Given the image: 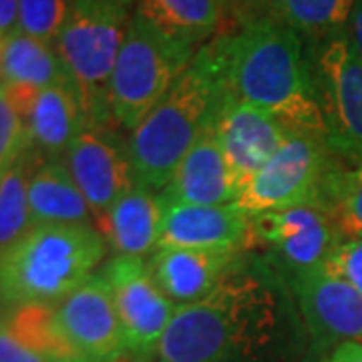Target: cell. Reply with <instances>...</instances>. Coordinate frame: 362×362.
Wrapping results in <instances>:
<instances>
[{
	"label": "cell",
	"mask_w": 362,
	"mask_h": 362,
	"mask_svg": "<svg viewBox=\"0 0 362 362\" xmlns=\"http://www.w3.org/2000/svg\"><path fill=\"white\" fill-rule=\"evenodd\" d=\"M276 324L270 288L240 270L204 300L177 306L156 356L159 362H232L270 342Z\"/></svg>",
	"instance_id": "7a4b0ae2"
},
{
	"label": "cell",
	"mask_w": 362,
	"mask_h": 362,
	"mask_svg": "<svg viewBox=\"0 0 362 362\" xmlns=\"http://www.w3.org/2000/svg\"><path fill=\"white\" fill-rule=\"evenodd\" d=\"M211 45L232 99L268 111L286 129L310 133L324 141V117L298 33L256 18L233 33L214 37Z\"/></svg>",
	"instance_id": "6da1fadb"
},
{
	"label": "cell",
	"mask_w": 362,
	"mask_h": 362,
	"mask_svg": "<svg viewBox=\"0 0 362 362\" xmlns=\"http://www.w3.org/2000/svg\"><path fill=\"white\" fill-rule=\"evenodd\" d=\"M137 14L163 35L199 49L221 26L223 4L221 0H137Z\"/></svg>",
	"instance_id": "7402d4cb"
},
{
	"label": "cell",
	"mask_w": 362,
	"mask_h": 362,
	"mask_svg": "<svg viewBox=\"0 0 362 362\" xmlns=\"http://www.w3.org/2000/svg\"><path fill=\"white\" fill-rule=\"evenodd\" d=\"M242 185L214 135V125L195 141L159 192L165 206H228L235 204Z\"/></svg>",
	"instance_id": "e0dca14e"
},
{
	"label": "cell",
	"mask_w": 362,
	"mask_h": 362,
	"mask_svg": "<svg viewBox=\"0 0 362 362\" xmlns=\"http://www.w3.org/2000/svg\"><path fill=\"white\" fill-rule=\"evenodd\" d=\"M71 81L63 59L51 42L16 30L4 42L0 85H26L47 89Z\"/></svg>",
	"instance_id": "603a6c76"
},
{
	"label": "cell",
	"mask_w": 362,
	"mask_h": 362,
	"mask_svg": "<svg viewBox=\"0 0 362 362\" xmlns=\"http://www.w3.org/2000/svg\"><path fill=\"white\" fill-rule=\"evenodd\" d=\"M256 246H268L288 274L328 262L344 240L342 228L326 206H300L252 218Z\"/></svg>",
	"instance_id": "30bf717a"
},
{
	"label": "cell",
	"mask_w": 362,
	"mask_h": 362,
	"mask_svg": "<svg viewBox=\"0 0 362 362\" xmlns=\"http://www.w3.org/2000/svg\"><path fill=\"white\" fill-rule=\"evenodd\" d=\"M21 0H0V37H11L18 30Z\"/></svg>",
	"instance_id": "4dcf8cb0"
},
{
	"label": "cell",
	"mask_w": 362,
	"mask_h": 362,
	"mask_svg": "<svg viewBox=\"0 0 362 362\" xmlns=\"http://www.w3.org/2000/svg\"><path fill=\"white\" fill-rule=\"evenodd\" d=\"M197 51L135 13L109 78L111 121L135 129L192 65Z\"/></svg>",
	"instance_id": "8992f818"
},
{
	"label": "cell",
	"mask_w": 362,
	"mask_h": 362,
	"mask_svg": "<svg viewBox=\"0 0 362 362\" xmlns=\"http://www.w3.org/2000/svg\"><path fill=\"white\" fill-rule=\"evenodd\" d=\"M30 147L42 161H63L87 125V117L71 81L40 89L25 119Z\"/></svg>",
	"instance_id": "d6986e66"
},
{
	"label": "cell",
	"mask_w": 362,
	"mask_h": 362,
	"mask_svg": "<svg viewBox=\"0 0 362 362\" xmlns=\"http://www.w3.org/2000/svg\"><path fill=\"white\" fill-rule=\"evenodd\" d=\"M107 247L95 223L33 226L0 252V306L57 304L95 276Z\"/></svg>",
	"instance_id": "277c9868"
},
{
	"label": "cell",
	"mask_w": 362,
	"mask_h": 362,
	"mask_svg": "<svg viewBox=\"0 0 362 362\" xmlns=\"http://www.w3.org/2000/svg\"><path fill=\"white\" fill-rule=\"evenodd\" d=\"M0 362H47L42 356H39L35 350L25 346L21 340L11 334L2 332L0 334Z\"/></svg>",
	"instance_id": "f546056e"
},
{
	"label": "cell",
	"mask_w": 362,
	"mask_h": 362,
	"mask_svg": "<svg viewBox=\"0 0 362 362\" xmlns=\"http://www.w3.org/2000/svg\"><path fill=\"white\" fill-rule=\"evenodd\" d=\"M6 332L35 350L47 362H85L63 337L54 320V304H28L11 308Z\"/></svg>",
	"instance_id": "cb8c5ba5"
},
{
	"label": "cell",
	"mask_w": 362,
	"mask_h": 362,
	"mask_svg": "<svg viewBox=\"0 0 362 362\" xmlns=\"http://www.w3.org/2000/svg\"><path fill=\"white\" fill-rule=\"evenodd\" d=\"M326 362H362V344L361 342H342Z\"/></svg>",
	"instance_id": "d6a6232c"
},
{
	"label": "cell",
	"mask_w": 362,
	"mask_h": 362,
	"mask_svg": "<svg viewBox=\"0 0 362 362\" xmlns=\"http://www.w3.org/2000/svg\"><path fill=\"white\" fill-rule=\"evenodd\" d=\"M28 149L30 141L25 119L0 85V175L13 168Z\"/></svg>",
	"instance_id": "83f0119b"
},
{
	"label": "cell",
	"mask_w": 362,
	"mask_h": 362,
	"mask_svg": "<svg viewBox=\"0 0 362 362\" xmlns=\"http://www.w3.org/2000/svg\"><path fill=\"white\" fill-rule=\"evenodd\" d=\"M63 163L90 206L95 223L137 183L129 145L121 143L111 125L87 123Z\"/></svg>",
	"instance_id": "7c38bea8"
},
{
	"label": "cell",
	"mask_w": 362,
	"mask_h": 362,
	"mask_svg": "<svg viewBox=\"0 0 362 362\" xmlns=\"http://www.w3.org/2000/svg\"><path fill=\"white\" fill-rule=\"evenodd\" d=\"M40 163L42 159L30 147L13 168L0 175V252L13 246L33 228L28 183Z\"/></svg>",
	"instance_id": "d4e9b609"
},
{
	"label": "cell",
	"mask_w": 362,
	"mask_h": 362,
	"mask_svg": "<svg viewBox=\"0 0 362 362\" xmlns=\"http://www.w3.org/2000/svg\"><path fill=\"white\" fill-rule=\"evenodd\" d=\"M252 246H256L252 232V218L246 216L235 204L165 206L157 250L199 247V250L246 252Z\"/></svg>",
	"instance_id": "2e32d148"
},
{
	"label": "cell",
	"mask_w": 362,
	"mask_h": 362,
	"mask_svg": "<svg viewBox=\"0 0 362 362\" xmlns=\"http://www.w3.org/2000/svg\"><path fill=\"white\" fill-rule=\"evenodd\" d=\"M4 42H6V37H0V69H2V54H4Z\"/></svg>",
	"instance_id": "e575fe53"
},
{
	"label": "cell",
	"mask_w": 362,
	"mask_h": 362,
	"mask_svg": "<svg viewBox=\"0 0 362 362\" xmlns=\"http://www.w3.org/2000/svg\"><path fill=\"white\" fill-rule=\"evenodd\" d=\"M75 0H21L18 30L54 45Z\"/></svg>",
	"instance_id": "4316f807"
},
{
	"label": "cell",
	"mask_w": 362,
	"mask_h": 362,
	"mask_svg": "<svg viewBox=\"0 0 362 362\" xmlns=\"http://www.w3.org/2000/svg\"><path fill=\"white\" fill-rule=\"evenodd\" d=\"M334 168L320 137L290 131L276 156L244 185L235 206L250 218L290 207L326 206L324 187Z\"/></svg>",
	"instance_id": "52a82bcc"
},
{
	"label": "cell",
	"mask_w": 362,
	"mask_h": 362,
	"mask_svg": "<svg viewBox=\"0 0 362 362\" xmlns=\"http://www.w3.org/2000/svg\"><path fill=\"white\" fill-rule=\"evenodd\" d=\"M288 133L268 111L235 101L228 93L214 119V135L242 189L276 156Z\"/></svg>",
	"instance_id": "5bb4252c"
},
{
	"label": "cell",
	"mask_w": 362,
	"mask_h": 362,
	"mask_svg": "<svg viewBox=\"0 0 362 362\" xmlns=\"http://www.w3.org/2000/svg\"><path fill=\"white\" fill-rule=\"evenodd\" d=\"M242 264L244 252L199 247H161L147 259L153 280L175 306L207 298L223 280L242 270Z\"/></svg>",
	"instance_id": "9a60e30c"
},
{
	"label": "cell",
	"mask_w": 362,
	"mask_h": 362,
	"mask_svg": "<svg viewBox=\"0 0 362 362\" xmlns=\"http://www.w3.org/2000/svg\"><path fill=\"white\" fill-rule=\"evenodd\" d=\"M8 308H4V306H0V334L6 330V322H8Z\"/></svg>",
	"instance_id": "836d02e7"
},
{
	"label": "cell",
	"mask_w": 362,
	"mask_h": 362,
	"mask_svg": "<svg viewBox=\"0 0 362 362\" xmlns=\"http://www.w3.org/2000/svg\"><path fill=\"white\" fill-rule=\"evenodd\" d=\"M344 33L349 37L352 49L362 57V0H356L354 11L350 14V21Z\"/></svg>",
	"instance_id": "1f68e13d"
},
{
	"label": "cell",
	"mask_w": 362,
	"mask_h": 362,
	"mask_svg": "<svg viewBox=\"0 0 362 362\" xmlns=\"http://www.w3.org/2000/svg\"><path fill=\"white\" fill-rule=\"evenodd\" d=\"M101 274L115 300L127 354L137 358L156 356L177 306L157 286L147 259L113 256Z\"/></svg>",
	"instance_id": "9c48e42d"
},
{
	"label": "cell",
	"mask_w": 362,
	"mask_h": 362,
	"mask_svg": "<svg viewBox=\"0 0 362 362\" xmlns=\"http://www.w3.org/2000/svg\"><path fill=\"white\" fill-rule=\"evenodd\" d=\"M28 207L33 226L47 223H95L85 195L63 161H42L28 183Z\"/></svg>",
	"instance_id": "44dd1931"
},
{
	"label": "cell",
	"mask_w": 362,
	"mask_h": 362,
	"mask_svg": "<svg viewBox=\"0 0 362 362\" xmlns=\"http://www.w3.org/2000/svg\"><path fill=\"white\" fill-rule=\"evenodd\" d=\"M302 318L320 344H362V294L328 266L290 274Z\"/></svg>",
	"instance_id": "4fadbf2b"
},
{
	"label": "cell",
	"mask_w": 362,
	"mask_h": 362,
	"mask_svg": "<svg viewBox=\"0 0 362 362\" xmlns=\"http://www.w3.org/2000/svg\"><path fill=\"white\" fill-rule=\"evenodd\" d=\"M135 13L137 0H75L54 42L87 123H113L109 78Z\"/></svg>",
	"instance_id": "5b68a950"
},
{
	"label": "cell",
	"mask_w": 362,
	"mask_h": 362,
	"mask_svg": "<svg viewBox=\"0 0 362 362\" xmlns=\"http://www.w3.org/2000/svg\"><path fill=\"white\" fill-rule=\"evenodd\" d=\"M242 2H246V0H221V4H230V6H238Z\"/></svg>",
	"instance_id": "d590c367"
},
{
	"label": "cell",
	"mask_w": 362,
	"mask_h": 362,
	"mask_svg": "<svg viewBox=\"0 0 362 362\" xmlns=\"http://www.w3.org/2000/svg\"><path fill=\"white\" fill-rule=\"evenodd\" d=\"M163 211L161 195L135 183L95 226L113 247L115 256L145 259V256L157 252Z\"/></svg>",
	"instance_id": "ac0fdd59"
},
{
	"label": "cell",
	"mask_w": 362,
	"mask_h": 362,
	"mask_svg": "<svg viewBox=\"0 0 362 362\" xmlns=\"http://www.w3.org/2000/svg\"><path fill=\"white\" fill-rule=\"evenodd\" d=\"M324 117V143L334 157L362 163V57L346 33L320 40L310 61Z\"/></svg>",
	"instance_id": "ba28073f"
},
{
	"label": "cell",
	"mask_w": 362,
	"mask_h": 362,
	"mask_svg": "<svg viewBox=\"0 0 362 362\" xmlns=\"http://www.w3.org/2000/svg\"><path fill=\"white\" fill-rule=\"evenodd\" d=\"M223 99L221 66L209 40L156 109L131 131L127 145L137 183L161 192L181 159L214 125Z\"/></svg>",
	"instance_id": "3957f363"
},
{
	"label": "cell",
	"mask_w": 362,
	"mask_h": 362,
	"mask_svg": "<svg viewBox=\"0 0 362 362\" xmlns=\"http://www.w3.org/2000/svg\"><path fill=\"white\" fill-rule=\"evenodd\" d=\"M324 202L342 232L362 235V163L332 169L324 187Z\"/></svg>",
	"instance_id": "484cf974"
},
{
	"label": "cell",
	"mask_w": 362,
	"mask_h": 362,
	"mask_svg": "<svg viewBox=\"0 0 362 362\" xmlns=\"http://www.w3.org/2000/svg\"><path fill=\"white\" fill-rule=\"evenodd\" d=\"M63 337L85 362H119L127 354L109 282L99 272L54 304Z\"/></svg>",
	"instance_id": "8fae6325"
},
{
	"label": "cell",
	"mask_w": 362,
	"mask_h": 362,
	"mask_svg": "<svg viewBox=\"0 0 362 362\" xmlns=\"http://www.w3.org/2000/svg\"><path fill=\"white\" fill-rule=\"evenodd\" d=\"M326 266L362 294V235L342 240L330 254Z\"/></svg>",
	"instance_id": "f1b7e54d"
},
{
	"label": "cell",
	"mask_w": 362,
	"mask_h": 362,
	"mask_svg": "<svg viewBox=\"0 0 362 362\" xmlns=\"http://www.w3.org/2000/svg\"><path fill=\"white\" fill-rule=\"evenodd\" d=\"M356 0H246L238 8L240 25L268 18L292 28L300 37L322 40L346 30Z\"/></svg>",
	"instance_id": "ffe728a7"
},
{
	"label": "cell",
	"mask_w": 362,
	"mask_h": 362,
	"mask_svg": "<svg viewBox=\"0 0 362 362\" xmlns=\"http://www.w3.org/2000/svg\"><path fill=\"white\" fill-rule=\"evenodd\" d=\"M119 362H125V358H123V361H119Z\"/></svg>",
	"instance_id": "8d00e7d4"
}]
</instances>
